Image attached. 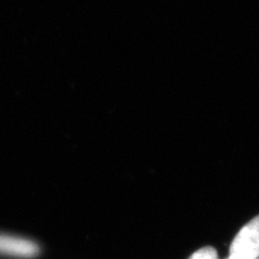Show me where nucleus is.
I'll return each instance as SVG.
<instances>
[{
    "instance_id": "obj_2",
    "label": "nucleus",
    "mask_w": 259,
    "mask_h": 259,
    "mask_svg": "<svg viewBox=\"0 0 259 259\" xmlns=\"http://www.w3.org/2000/svg\"><path fill=\"white\" fill-rule=\"evenodd\" d=\"M39 246L30 240L0 233V255L34 258L39 254Z\"/></svg>"
},
{
    "instance_id": "obj_4",
    "label": "nucleus",
    "mask_w": 259,
    "mask_h": 259,
    "mask_svg": "<svg viewBox=\"0 0 259 259\" xmlns=\"http://www.w3.org/2000/svg\"><path fill=\"white\" fill-rule=\"evenodd\" d=\"M258 259H259V258H258Z\"/></svg>"
},
{
    "instance_id": "obj_3",
    "label": "nucleus",
    "mask_w": 259,
    "mask_h": 259,
    "mask_svg": "<svg viewBox=\"0 0 259 259\" xmlns=\"http://www.w3.org/2000/svg\"><path fill=\"white\" fill-rule=\"evenodd\" d=\"M188 259H220L217 250L212 246H205L196 250Z\"/></svg>"
},
{
    "instance_id": "obj_1",
    "label": "nucleus",
    "mask_w": 259,
    "mask_h": 259,
    "mask_svg": "<svg viewBox=\"0 0 259 259\" xmlns=\"http://www.w3.org/2000/svg\"><path fill=\"white\" fill-rule=\"evenodd\" d=\"M259 258V215L248 222L233 239L229 257L226 259Z\"/></svg>"
}]
</instances>
